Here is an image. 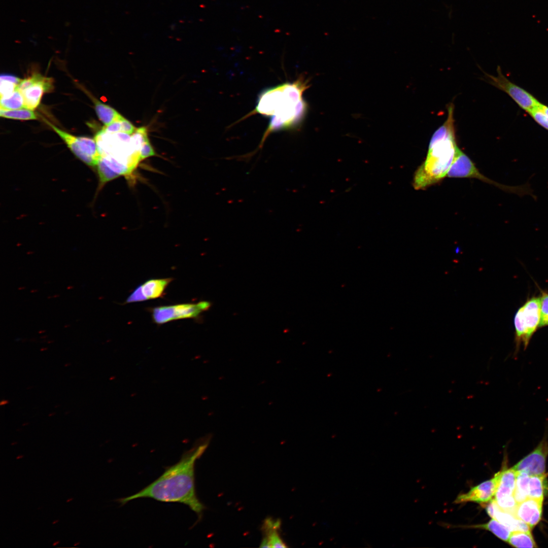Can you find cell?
Masks as SVG:
<instances>
[{
  "label": "cell",
  "mask_w": 548,
  "mask_h": 548,
  "mask_svg": "<svg viewBox=\"0 0 548 548\" xmlns=\"http://www.w3.org/2000/svg\"><path fill=\"white\" fill-rule=\"evenodd\" d=\"M517 473L512 468L502 470L497 491L494 497L495 500L513 496Z\"/></svg>",
  "instance_id": "cell-14"
},
{
  "label": "cell",
  "mask_w": 548,
  "mask_h": 548,
  "mask_svg": "<svg viewBox=\"0 0 548 548\" xmlns=\"http://www.w3.org/2000/svg\"><path fill=\"white\" fill-rule=\"evenodd\" d=\"M32 76L33 83L20 92L24 98V108L33 111L40 105L44 93L53 90V81L52 78L46 77L38 73Z\"/></svg>",
  "instance_id": "cell-11"
},
{
  "label": "cell",
  "mask_w": 548,
  "mask_h": 548,
  "mask_svg": "<svg viewBox=\"0 0 548 548\" xmlns=\"http://www.w3.org/2000/svg\"><path fill=\"white\" fill-rule=\"evenodd\" d=\"M0 116L8 119L21 120L37 119L36 114L32 110L25 108L14 110L0 109Z\"/></svg>",
  "instance_id": "cell-21"
},
{
  "label": "cell",
  "mask_w": 548,
  "mask_h": 548,
  "mask_svg": "<svg viewBox=\"0 0 548 548\" xmlns=\"http://www.w3.org/2000/svg\"><path fill=\"white\" fill-rule=\"evenodd\" d=\"M517 473L513 496L517 502L519 503L528 498L527 485L529 475L524 472Z\"/></svg>",
  "instance_id": "cell-22"
},
{
  "label": "cell",
  "mask_w": 548,
  "mask_h": 548,
  "mask_svg": "<svg viewBox=\"0 0 548 548\" xmlns=\"http://www.w3.org/2000/svg\"><path fill=\"white\" fill-rule=\"evenodd\" d=\"M45 121L64 142L67 147L78 159L88 165H97L100 155L95 139L73 135L60 129L48 121Z\"/></svg>",
  "instance_id": "cell-6"
},
{
  "label": "cell",
  "mask_w": 548,
  "mask_h": 548,
  "mask_svg": "<svg viewBox=\"0 0 548 548\" xmlns=\"http://www.w3.org/2000/svg\"><path fill=\"white\" fill-rule=\"evenodd\" d=\"M94 108L99 119L104 123L105 126L108 125L112 122L120 120L123 116L116 110L111 107L103 104L99 100L93 98Z\"/></svg>",
  "instance_id": "cell-17"
},
{
  "label": "cell",
  "mask_w": 548,
  "mask_h": 548,
  "mask_svg": "<svg viewBox=\"0 0 548 548\" xmlns=\"http://www.w3.org/2000/svg\"><path fill=\"white\" fill-rule=\"evenodd\" d=\"M540 317V297L528 299L519 309L514 319L517 350L522 344L525 349L528 346L531 337L539 327Z\"/></svg>",
  "instance_id": "cell-5"
},
{
  "label": "cell",
  "mask_w": 548,
  "mask_h": 548,
  "mask_svg": "<svg viewBox=\"0 0 548 548\" xmlns=\"http://www.w3.org/2000/svg\"><path fill=\"white\" fill-rule=\"evenodd\" d=\"M541 317L539 326L548 325V294L542 293L540 297Z\"/></svg>",
  "instance_id": "cell-25"
},
{
  "label": "cell",
  "mask_w": 548,
  "mask_h": 548,
  "mask_svg": "<svg viewBox=\"0 0 548 548\" xmlns=\"http://www.w3.org/2000/svg\"><path fill=\"white\" fill-rule=\"evenodd\" d=\"M0 79L1 80H7V81H11V82H12L13 83H15V84H16L17 85H18L19 83L22 80L21 79H20V78H18L17 77L15 76L14 75H9V74H2L1 75Z\"/></svg>",
  "instance_id": "cell-31"
},
{
  "label": "cell",
  "mask_w": 548,
  "mask_h": 548,
  "mask_svg": "<svg viewBox=\"0 0 548 548\" xmlns=\"http://www.w3.org/2000/svg\"><path fill=\"white\" fill-rule=\"evenodd\" d=\"M307 85L306 82L298 80L283 83L261 93L255 111L269 117L270 120L259 148L262 146L270 133L296 126L302 120L307 110L302 95Z\"/></svg>",
  "instance_id": "cell-2"
},
{
  "label": "cell",
  "mask_w": 548,
  "mask_h": 548,
  "mask_svg": "<svg viewBox=\"0 0 548 548\" xmlns=\"http://www.w3.org/2000/svg\"><path fill=\"white\" fill-rule=\"evenodd\" d=\"M545 474L530 475L527 485L528 498L544 499L546 488Z\"/></svg>",
  "instance_id": "cell-18"
},
{
  "label": "cell",
  "mask_w": 548,
  "mask_h": 548,
  "mask_svg": "<svg viewBox=\"0 0 548 548\" xmlns=\"http://www.w3.org/2000/svg\"><path fill=\"white\" fill-rule=\"evenodd\" d=\"M155 152L149 141L145 142L142 146L140 151V160L146 159L149 157L154 156Z\"/></svg>",
  "instance_id": "cell-27"
},
{
  "label": "cell",
  "mask_w": 548,
  "mask_h": 548,
  "mask_svg": "<svg viewBox=\"0 0 548 548\" xmlns=\"http://www.w3.org/2000/svg\"><path fill=\"white\" fill-rule=\"evenodd\" d=\"M496 72V76L484 73L488 82L507 94L521 109L528 113L539 105L535 96L505 76L500 66Z\"/></svg>",
  "instance_id": "cell-7"
},
{
  "label": "cell",
  "mask_w": 548,
  "mask_h": 548,
  "mask_svg": "<svg viewBox=\"0 0 548 548\" xmlns=\"http://www.w3.org/2000/svg\"><path fill=\"white\" fill-rule=\"evenodd\" d=\"M121 119L115 121L108 125L104 126L101 130L108 133H114L122 132Z\"/></svg>",
  "instance_id": "cell-28"
},
{
  "label": "cell",
  "mask_w": 548,
  "mask_h": 548,
  "mask_svg": "<svg viewBox=\"0 0 548 548\" xmlns=\"http://www.w3.org/2000/svg\"><path fill=\"white\" fill-rule=\"evenodd\" d=\"M488 515L507 527L511 532L514 531H531V529L524 522L518 519L511 513L501 509L494 499L486 506Z\"/></svg>",
  "instance_id": "cell-13"
},
{
  "label": "cell",
  "mask_w": 548,
  "mask_h": 548,
  "mask_svg": "<svg viewBox=\"0 0 548 548\" xmlns=\"http://www.w3.org/2000/svg\"><path fill=\"white\" fill-rule=\"evenodd\" d=\"M121 121L122 124V132L131 134L135 131L136 129L134 125L124 117H123Z\"/></svg>",
  "instance_id": "cell-30"
},
{
  "label": "cell",
  "mask_w": 548,
  "mask_h": 548,
  "mask_svg": "<svg viewBox=\"0 0 548 548\" xmlns=\"http://www.w3.org/2000/svg\"><path fill=\"white\" fill-rule=\"evenodd\" d=\"M210 438L198 440L185 451L176 464L166 467L156 480L138 493L116 499L121 505L141 498H150L164 502H178L187 505L200 520L205 509L197 497L195 484V464L207 449Z\"/></svg>",
  "instance_id": "cell-1"
},
{
  "label": "cell",
  "mask_w": 548,
  "mask_h": 548,
  "mask_svg": "<svg viewBox=\"0 0 548 548\" xmlns=\"http://www.w3.org/2000/svg\"><path fill=\"white\" fill-rule=\"evenodd\" d=\"M1 108L7 110L18 109L24 108V101L22 93L17 89L10 96L1 97Z\"/></svg>",
  "instance_id": "cell-23"
},
{
  "label": "cell",
  "mask_w": 548,
  "mask_h": 548,
  "mask_svg": "<svg viewBox=\"0 0 548 548\" xmlns=\"http://www.w3.org/2000/svg\"><path fill=\"white\" fill-rule=\"evenodd\" d=\"M507 542L511 546L516 547H537L531 531H512Z\"/></svg>",
  "instance_id": "cell-19"
},
{
  "label": "cell",
  "mask_w": 548,
  "mask_h": 548,
  "mask_svg": "<svg viewBox=\"0 0 548 548\" xmlns=\"http://www.w3.org/2000/svg\"><path fill=\"white\" fill-rule=\"evenodd\" d=\"M528 114L539 125L548 130V106L540 102Z\"/></svg>",
  "instance_id": "cell-24"
},
{
  "label": "cell",
  "mask_w": 548,
  "mask_h": 548,
  "mask_svg": "<svg viewBox=\"0 0 548 548\" xmlns=\"http://www.w3.org/2000/svg\"><path fill=\"white\" fill-rule=\"evenodd\" d=\"M172 281L171 278L151 279L140 285L146 300L161 296Z\"/></svg>",
  "instance_id": "cell-15"
},
{
  "label": "cell",
  "mask_w": 548,
  "mask_h": 548,
  "mask_svg": "<svg viewBox=\"0 0 548 548\" xmlns=\"http://www.w3.org/2000/svg\"><path fill=\"white\" fill-rule=\"evenodd\" d=\"M17 85L11 81L1 79V97L10 96L16 90Z\"/></svg>",
  "instance_id": "cell-26"
},
{
  "label": "cell",
  "mask_w": 548,
  "mask_h": 548,
  "mask_svg": "<svg viewBox=\"0 0 548 548\" xmlns=\"http://www.w3.org/2000/svg\"><path fill=\"white\" fill-rule=\"evenodd\" d=\"M280 523L279 521H274L272 520H266L265 522L264 528L266 529V536L263 539L260 547H286L284 541L281 538L277 532V529L280 527Z\"/></svg>",
  "instance_id": "cell-16"
},
{
  "label": "cell",
  "mask_w": 548,
  "mask_h": 548,
  "mask_svg": "<svg viewBox=\"0 0 548 548\" xmlns=\"http://www.w3.org/2000/svg\"><path fill=\"white\" fill-rule=\"evenodd\" d=\"M145 300H146L145 298L144 297L141 287L139 286L127 297L126 302V303H131Z\"/></svg>",
  "instance_id": "cell-29"
},
{
  "label": "cell",
  "mask_w": 548,
  "mask_h": 548,
  "mask_svg": "<svg viewBox=\"0 0 548 548\" xmlns=\"http://www.w3.org/2000/svg\"><path fill=\"white\" fill-rule=\"evenodd\" d=\"M543 500L527 498L517 503L515 515L531 529L541 519Z\"/></svg>",
  "instance_id": "cell-12"
},
{
  "label": "cell",
  "mask_w": 548,
  "mask_h": 548,
  "mask_svg": "<svg viewBox=\"0 0 548 548\" xmlns=\"http://www.w3.org/2000/svg\"><path fill=\"white\" fill-rule=\"evenodd\" d=\"M470 527L489 531L501 540L506 542H507L511 532L507 527L493 518L485 524H477Z\"/></svg>",
  "instance_id": "cell-20"
},
{
  "label": "cell",
  "mask_w": 548,
  "mask_h": 548,
  "mask_svg": "<svg viewBox=\"0 0 548 548\" xmlns=\"http://www.w3.org/2000/svg\"><path fill=\"white\" fill-rule=\"evenodd\" d=\"M447 109V120L433 134L426 159L414 174L413 184L416 190L426 189L441 181L454 160L459 147L455 137L454 104L450 103Z\"/></svg>",
  "instance_id": "cell-3"
},
{
  "label": "cell",
  "mask_w": 548,
  "mask_h": 548,
  "mask_svg": "<svg viewBox=\"0 0 548 548\" xmlns=\"http://www.w3.org/2000/svg\"><path fill=\"white\" fill-rule=\"evenodd\" d=\"M547 455L548 441L544 438L532 452L512 468L516 472H524L530 475L544 474Z\"/></svg>",
  "instance_id": "cell-9"
},
{
  "label": "cell",
  "mask_w": 548,
  "mask_h": 548,
  "mask_svg": "<svg viewBox=\"0 0 548 548\" xmlns=\"http://www.w3.org/2000/svg\"><path fill=\"white\" fill-rule=\"evenodd\" d=\"M447 176L450 178H470L482 180L493 185L499 189L509 193L515 194L520 197L525 195L536 199L529 183L517 186H509L500 184L482 175L475 166L474 163L459 148L450 168Z\"/></svg>",
  "instance_id": "cell-4"
},
{
  "label": "cell",
  "mask_w": 548,
  "mask_h": 548,
  "mask_svg": "<svg viewBox=\"0 0 548 548\" xmlns=\"http://www.w3.org/2000/svg\"><path fill=\"white\" fill-rule=\"evenodd\" d=\"M502 473V470L498 471L492 478L471 488L467 493L458 495L454 502L489 503L494 497Z\"/></svg>",
  "instance_id": "cell-10"
},
{
  "label": "cell",
  "mask_w": 548,
  "mask_h": 548,
  "mask_svg": "<svg viewBox=\"0 0 548 548\" xmlns=\"http://www.w3.org/2000/svg\"><path fill=\"white\" fill-rule=\"evenodd\" d=\"M211 305L210 302L202 301L196 303L158 306L153 309L152 318L158 324L178 319L193 318L208 310Z\"/></svg>",
  "instance_id": "cell-8"
}]
</instances>
